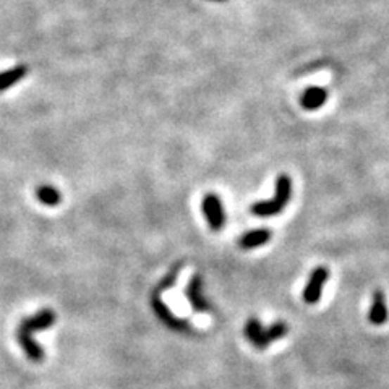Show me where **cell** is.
I'll return each mask as SVG.
<instances>
[{
	"label": "cell",
	"instance_id": "cell-1",
	"mask_svg": "<svg viewBox=\"0 0 389 389\" xmlns=\"http://www.w3.org/2000/svg\"><path fill=\"white\" fill-rule=\"evenodd\" d=\"M56 321V313L52 310H42L37 313V315L26 318L21 321L17 336H18V343L21 344V347L26 352V355L30 357L31 360H42L44 357V352H42V347L37 343H34L31 334L34 331H42V329L51 328Z\"/></svg>",
	"mask_w": 389,
	"mask_h": 389
},
{
	"label": "cell",
	"instance_id": "cell-2",
	"mask_svg": "<svg viewBox=\"0 0 389 389\" xmlns=\"http://www.w3.org/2000/svg\"><path fill=\"white\" fill-rule=\"evenodd\" d=\"M292 196V180L289 175L282 174L276 180V193L271 200L266 201H258L252 206V212L255 216L260 217H269L276 216L284 210L287 203L291 201Z\"/></svg>",
	"mask_w": 389,
	"mask_h": 389
},
{
	"label": "cell",
	"instance_id": "cell-3",
	"mask_svg": "<svg viewBox=\"0 0 389 389\" xmlns=\"http://www.w3.org/2000/svg\"><path fill=\"white\" fill-rule=\"evenodd\" d=\"M328 279H329V269L324 268V266H318V268L312 271L305 289H303V300H305V303H308V305H315V303L319 302L324 284H326Z\"/></svg>",
	"mask_w": 389,
	"mask_h": 389
},
{
	"label": "cell",
	"instance_id": "cell-4",
	"mask_svg": "<svg viewBox=\"0 0 389 389\" xmlns=\"http://www.w3.org/2000/svg\"><path fill=\"white\" fill-rule=\"evenodd\" d=\"M203 212L212 231H221L226 224V212H224L219 196L216 193H208L203 198Z\"/></svg>",
	"mask_w": 389,
	"mask_h": 389
},
{
	"label": "cell",
	"instance_id": "cell-5",
	"mask_svg": "<svg viewBox=\"0 0 389 389\" xmlns=\"http://www.w3.org/2000/svg\"><path fill=\"white\" fill-rule=\"evenodd\" d=\"M185 294H186V298H189L190 305L193 307L195 312L208 313L211 310V305L205 300V297H203V281H201V278L198 274H195L193 278L190 279Z\"/></svg>",
	"mask_w": 389,
	"mask_h": 389
},
{
	"label": "cell",
	"instance_id": "cell-6",
	"mask_svg": "<svg viewBox=\"0 0 389 389\" xmlns=\"http://www.w3.org/2000/svg\"><path fill=\"white\" fill-rule=\"evenodd\" d=\"M389 319V310L386 303V295L381 291L373 292L371 307L369 312V321L375 326H383Z\"/></svg>",
	"mask_w": 389,
	"mask_h": 389
},
{
	"label": "cell",
	"instance_id": "cell-7",
	"mask_svg": "<svg viewBox=\"0 0 389 389\" xmlns=\"http://www.w3.org/2000/svg\"><path fill=\"white\" fill-rule=\"evenodd\" d=\"M153 308H154V312H156V315L158 318L161 319V321L166 324V326L169 328H172V329H177V331H185V329H189V321H182V319H179V318H175L172 313H170L169 308L164 305L161 298H159L158 295V292L156 294L153 295Z\"/></svg>",
	"mask_w": 389,
	"mask_h": 389
},
{
	"label": "cell",
	"instance_id": "cell-8",
	"mask_svg": "<svg viewBox=\"0 0 389 389\" xmlns=\"http://www.w3.org/2000/svg\"><path fill=\"white\" fill-rule=\"evenodd\" d=\"M245 336L260 350L266 349L271 344L268 339V331H266V328H263V324H261L258 318L248 319L247 324H245Z\"/></svg>",
	"mask_w": 389,
	"mask_h": 389
},
{
	"label": "cell",
	"instance_id": "cell-9",
	"mask_svg": "<svg viewBox=\"0 0 389 389\" xmlns=\"http://www.w3.org/2000/svg\"><path fill=\"white\" fill-rule=\"evenodd\" d=\"M271 241V232L268 229H257V231H250L238 241V245L245 250H253L263 247Z\"/></svg>",
	"mask_w": 389,
	"mask_h": 389
},
{
	"label": "cell",
	"instance_id": "cell-10",
	"mask_svg": "<svg viewBox=\"0 0 389 389\" xmlns=\"http://www.w3.org/2000/svg\"><path fill=\"white\" fill-rule=\"evenodd\" d=\"M328 91L323 88H308L305 93L302 94V106L307 110H315L319 109L326 103Z\"/></svg>",
	"mask_w": 389,
	"mask_h": 389
},
{
	"label": "cell",
	"instance_id": "cell-11",
	"mask_svg": "<svg viewBox=\"0 0 389 389\" xmlns=\"http://www.w3.org/2000/svg\"><path fill=\"white\" fill-rule=\"evenodd\" d=\"M26 73H28V67H26L25 63L0 73V93L5 91V89L10 87H13V84H17Z\"/></svg>",
	"mask_w": 389,
	"mask_h": 389
},
{
	"label": "cell",
	"instance_id": "cell-12",
	"mask_svg": "<svg viewBox=\"0 0 389 389\" xmlns=\"http://www.w3.org/2000/svg\"><path fill=\"white\" fill-rule=\"evenodd\" d=\"M36 195H37V200L47 206H56L60 203V193H58V190L54 189V186L42 185L36 190Z\"/></svg>",
	"mask_w": 389,
	"mask_h": 389
},
{
	"label": "cell",
	"instance_id": "cell-13",
	"mask_svg": "<svg viewBox=\"0 0 389 389\" xmlns=\"http://www.w3.org/2000/svg\"><path fill=\"white\" fill-rule=\"evenodd\" d=\"M266 331H268L269 343H276V340L284 338V336L289 333V326H287V323L284 321H276L274 324H271L269 328H266Z\"/></svg>",
	"mask_w": 389,
	"mask_h": 389
},
{
	"label": "cell",
	"instance_id": "cell-14",
	"mask_svg": "<svg viewBox=\"0 0 389 389\" xmlns=\"http://www.w3.org/2000/svg\"><path fill=\"white\" fill-rule=\"evenodd\" d=\"M211 2H226V0H211Z\"/></svg>",
	"mask_w": 389,
	"mask_h": 389
}]
</instances>
